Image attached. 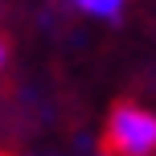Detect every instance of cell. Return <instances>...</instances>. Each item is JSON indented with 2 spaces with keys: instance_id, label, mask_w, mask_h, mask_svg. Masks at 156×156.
I'll return each instance as SVG.
<instances>
[{
  "instance_id": "obj_1",
  "label": "cell",
  "mask_w": 156,
  "mask_h": 156,
  "mask_svg": "<svg viewBox=\"0 0 156 156\" xmlns=\"http://www.w3.org/2000/svg\"><path fill=\"white\" fill-rule=\"evenodd\" d=\"M103 156H156V111L119 99L103 123Z\"/></svg>"
},
{
  "instance_id": "obj_2",
  "label": "cell",
  "mask_w": 156,
  "mask_h": 156,
  "mask_svg": "<svg viewBox=\"0 0 156 156\" xmlns=\"http://www.w3.org/2000/svg\"><path fill=\"white\" fill-rule=\"evenodd\" d=\"M66 4H70L74 12H82V16H94V21L115 25L119 16H123V4H127V0H66Z\"/></svg>"
},
{
  "instance_id": "obj_3",
  "label": "cell",
  "mask_w": 156,
  "mask_h": 156,
  "mask_svg": "<svg viewBox=\"0 0 156 156\" xmlns=\"http://www.w3.org/2000/svg\"><path fill=\"white\" fill-rule=\"evenodd\" d=\"M4 62H8V41L0 37V70H4Z\"/></svg>"
}]
</instances>
